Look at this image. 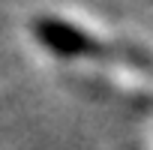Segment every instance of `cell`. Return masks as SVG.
<instances>
[{
	"mask_svg": "<svg viewBox=\"0 0 153 150\" xmlns=\"http://www.w3.org/2000/svg\"><path fill=\"white\" fill-rule=\"evenodd\" d=\"M33 33L39 39L42 48H48L57 57H90L99 54V42L93 36H87L84 30H78L75 24H66L60 18H36L33 21Z\"/></svg>",
	"mask_w": 153,
	"mask_h": 150,
	"instance_id": "obj_1",
	"label": "cell"
}]
</instances>
